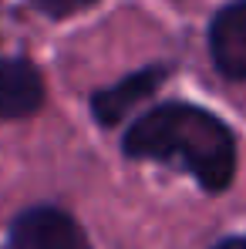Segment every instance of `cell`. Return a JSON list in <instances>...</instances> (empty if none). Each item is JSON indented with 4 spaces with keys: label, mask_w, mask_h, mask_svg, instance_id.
Wrapping results in <instances>:
<instances>
[{
    "label": "cell",
    "mask_w": 246,
    "mask_h": 249,
    "mask_svg": "<svg viewBox=\"0 0 246 249\" xmlns=\"http://www.w3.org/2000/svg\"><path fill=\"white\" fill-rule=\"evenodd\" d=\"M125 152L135 159L182 162L209 192H223L236 172L229 128L192 105H162L138 118L125 135Z\"/></svg>",
    "instance_id": "1"
},
{
    "label": "cell",
    "mask_w": 246,
    "mask_h": 249,
    "mask_svg": "<svg viewBox=\"0 0 246 249\" xmlns=\"http://www.w3.org/2000/svg\"><path fill=\"white\" fill-rule=\"evenodd\" d=\"M31 3L47 17H68V14H78L84 7H91L95 0H31Z\"/></svg>",
    "instance_id": "6"
},
{
    "label": "cell",
    "mask_w": 246,
    "mask_h": 249,
    "mask_svg": "<svg viewBox=\"0 0 246 249\" xmlns=\"http://www.w3.org/2000/svg\"><path fill=\"white\" fill-rule=\"evenodd\" d=\"M219 249H246V239H226Z\"/></svg>",
    "instance_id": "7"
},
{
    "label": "cell",
    "mask_w": 246,
    "mask_h": 249,
    "mask_svg": "<svg viewBox=\"0 0 246 249\" xmlns=\"http://www.w3.org/2000/svg\"><path fill=\"white\" fill-rule=\"evenodd\" d=\"M7 249H88V243L81 226L68 212L41 206L14 222Z\"/></svg>",
    "instance_id": "2"
},
{
    "label": "cell",
    "mask_w": 246,
    "mask_h": 249,
    "mask_svg": "<svg viewBox=\"0 0 246 249\" xmlns=\"http://www.w3.org/2000/svg\"><path fill=\"white\" fill-rule=\"evenodd\" d=\"M162 78H165V68H145V71H138V74L118 81L115 88H108V91H98L95 101H91L95 118H98L101 124L122 122L138 101H145V98L162 84Z\"/></svg>",
    "instance_id": "5"
},
{
    "label": "cell",
    "mask_w": 246,
    "mask_h": 249,
    "mask_svg": "<svg viewBox=\"0 0 246 249\" xmlns=\"http://www.w3.org/2000/svg\"><path fill=\"white\" fill-rule=\"evenodd\" d=\"M209 47H212V61L216 68L233 78H246V0L226 3L212 24H209Z\"/></svg>",
    "instance_id": "3"
},
{
    "label": "cell",
    "mask_w": 246,
    "mask_h": 249,
    "mask_svg": "<svg viewBox=\"0 0 246 249\" xmlns=\"http://www.w3.org/2000/svg\"><path fill=\"white\" fill-rule=\"evenodd\" d=\"M41 105H44L41 71L24 57L0 61V122L3 118H27Z\"/></svg>",
    "instance_id": "4"
}]
</instances>
